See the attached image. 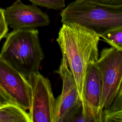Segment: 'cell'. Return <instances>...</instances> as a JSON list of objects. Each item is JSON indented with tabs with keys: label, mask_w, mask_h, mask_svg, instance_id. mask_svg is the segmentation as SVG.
<instances>
[{
	"label": "cell",
	"mask_w": 122,
	"mask_h": 122,
	"mask_svg": "<svg viewBox=\"0 0 122 122\" xmlns=\"http://www.w3.org/2000/svg\"><path fill=\"white\" fill-rule=\"evenodd\" d=\"M0 122H31L29 113L17 104L0 106Z\"/></svg>",
	"instance_id": "cell-10"
},
{
	"label": "cell",
	"mask_w": 122,
	"mask_h": 122,
	"mask_svg": "<svg viewBox=\"0 0 122 122\" xmlns=\"http://www.w3.org/2000/svg\"><path fill=\"white\" fill-rule=\"evenodd\" d=\"M62 81L61 94L55 99L52 122H70L82 108L74 79L63 59L55 71Z\"/></svg>",
	"instance_id": "cell-5"
},
{
	"label": "cell",
	"mask_w": 122,
	"mask_h": 122,
	"mask_svg": "<svg viewBox=\"0 0 122 122\" xmlns=\"http://www.w3.org/2000/svg\"><path fill=\"white\" fill-rule=\"evenodd\" d=\"M3 11L4 9L0 8V41L6 37L8 31V26L4 19Z\"/></svg>",
	"instance_id": "cell-14"
},
{
	"label": "cell",
	"mask_w": 122,
	"mask_h": 122,
	"mask_svg": "<svg viewBox=\"0 0 122 122\" xmlns=\"http://www.w3.org/2000/svg\"><path fill=\"white\" fill-rule=\"evenodd\" d=\"M102 82L99 70L94 63L88 67L83 88L84 108L82 111L84 122H102L100 108Z\"/></svg>",
	"instance_id": "cell-9"
},
{
	"label": "cell",
	"mask_w": 122,
	"mask_h": 122,
	"mask_svg": "<svg viewBox=\"0 0 122 122\" xmlns=\"http://www.w3.org/2000/svg\"><path fill=\"white\" fill-rule=\"evenodd\" d=\"M3 14L7 25L13 30L47 26L51 22L49 15L37 5H26L20 0L4 9Z\"/></svg>",
	"instance_id": "cell-8"
},
{
	"label": "cell",
	"mask_w": 122,
	"mask_h": 122,
	"mask_svg": "<svg viewBox=\"0 0 122 122\" xmlns=\"http://www.w3.org/2000/svg\"><path fill=\"white\" fill-rule=\"evenodd\" d=\"M26 79L31 89L29 112L31 122H52L55 99L50 80L39 71Z\"/></svg>",
	"instance_id": "cell-6"
},
{
	"label": "cell",
	"mask_w": 122,
	"mask_h": 122,
	"mask_svg": "<svg viewBox=\"0 0 122 122\" xmlns=\"http://www.w3.org/2000/svg\"><path fill=\"white\" fill-rule=\"evenodd\" d=\"M100 37L112 47L122 51V26L109 30Z\"/></svg>",
	"instance_id": "cell-12"
},
{
	"label": "cell",
	"mask_w": 122,
	"mask_h": 122,
	"mask_svg": "<svg viewBox=\"0 0 122 122\" xmlns=\"http://www.w3.org/2000/svg\"><path fill=\"white\" fill-rule=\"evenodd\" d=\"M100 75L102 93L100 108H108L122 89V51L112 47L103 49L94 62Z\"/></svg>",
	"instance_id": "cell-4"
},
{
	"label": "cell",
	"mask_w": 122,
	"mask_h": 122,
	"mask_svg": "<svg viewBox=\"0 0 122 122\" xmlns=\"http://www.w3.org/2000/svg\"><path fill=\"white\" fill-rule=\"evenodd\" d=\"M61 22L79 24L100 35L122 26V5H109L91 0H76L61 10Z\"/></svg>",
	"instance_id": "cell-3"
},
{
	"label": "cell",
	"mask_w": 122,
	"mask_h": 122,
	"mask_svg": "<svg viewBox=\"0 0 122 122\" xmlns=\"http://www.w3.org/2000/svg\"><path fill=\"white\" fill-rule=\"evenodd\" d=\"M93 1L109 5H122V0H91Z\"/></svg>",
	"instance_id": "cell-16"
},
{
	"label": "cell",
	"mask_w": 122,
	"mask_h": 122,
	"mask_svg": "<svg viewBox=\"0 0 122 122\" xmlns=\"http://www.w3.org/2000/svg\"></svg>",
	"instance_id": "cell-17"
},
{
	"label": "cell",
	"mask_w": 122,
	"mask_h": 122,
	"mask_svg": "<svg viewBox=\"0 0 122 122\" xmlns=\"http://www.w3.org/2000/svg\"><path fill=\"white\" fill-rule=\"evenodd\" d=\"M32 4L48 9L60 10L65 7L66 0H29Z\"/></svg>",
	"instance_id": "cell-13"
},
{
	"label": "cell",
	"mask_w": 122,
	"mask_h": 122,
	"mask_svg": "<svg viewBox=\"0 0 122 122\" xmlns=\"http://www.w3.org/2000/svg\"><path fill=\"white\" fill-rule=\"evenodd\" d=\"M9 103H14L0 88V106H3Z\"/></svg>",
	"instance_id": "cell-15"
},
{
	"label": "cell",
	"mask_w": 122,
	"mask_h": 122,
	"mask_svg": "<svg viewBox=\"0 0 122 122\" xmlns=\"http://www.w3.org/2000/svg\"><path fill=\"white\" fill-rule=\"evenodd\" d=\"M0 88L15 104L29 110L31 89L27 79L0 57Z\"/></svg>",
	"instance_id": "cell-7"
},
{
	"label": "cell",
	"mask_w": 122,
	"mask_h": 122,
	"mask_svg": "<svg viewBox=\"0 0 122 122\" xmlns=\"http://www.w3.org/2000/svg\"><path fill=\"white\" fill-rule=\"evenodd\" d=\"M100 37L94 32L74 23H63L56 41L76 83L84 108L83 88L89 66L99 58Z\"/></svg>",
	"instance_id": "cell-1"
},
{
	"label": "cell",
	"mask_w": 122,
	"mask_h": 122,
	"mask_svg": "<svg viewBox=\"0 0 122 122\" xmlns=\"http://www.w3.org/2000/svg\"><path fill=\"white\" fill-rule=\"evenodd\" d=\"M102 122H122V89L111 105L102 111Z\"/></svg>",
	"instance_id": "cell-11"
},
{
	"label": "cell",
	"mask_w": 122,
	"mask_h": 122,
	"mask_svg": "<svg viewBox=\"0 0 122 122\" xmlns=\"http://www.w3.org/2000/svg\"><path fill=\"white\" fill-rule=\"evenodd\" d=\"M6 37L0 57L26 78L39 71L44 56L38 30L30 29L13 30Z\"/></svg>",
	"instance_id": "cell-2"
}]
</instances>
